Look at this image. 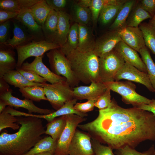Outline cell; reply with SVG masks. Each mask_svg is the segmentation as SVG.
Instances as JSON below:
<instances>
[{
    "mask_svg": "<svg viewBox=\"0 0 155 155\" xmlns=\"http://www.w3.org/2000/svg\"><path fill=\"white\" fill-rule=\"evenodd\" d=\"M127 0L118 4L104 6L101 11L98 21L103 25H105L109 23L116 17L123 4Z\"/></svg>",
    "mask_w": 155,
    "mask_h": 155,
    "instance_id": "cell-33",
    "label": "cell"
},
{
    "mask_svg": "<svg viewBox=\"0 0 155 155\" xmlns=\"http://www.w3.org/2000/svg\"><path fill=\"white\" fill-rule=\"evenodd\" d=\"M125 61L114 49L99 59V74L101 82L115 81L117 73Z\"/></svg>",
    "mask_w": 155,
    "mask_h": 155,
    "instance_id": "cell-7",
    "label": "cell"
},
{
    "mask_svg": "<svg viewBox=\"0 0 155 155\" xmlns=\"http://www.w3.org/2000/svg\"><path fill=\"white\" fill-rule=\"evenodd\" d=\"M19 13L3 9H0V24L11 19L15 18Z\"/></svg>",
    "mask_w": 155,
    "mask_h": 155,
    "instance_id": "cell-48",
    "label": "cell"
},
{
    "mask_svg": "<svg viewBox=\"0 0 155 155\" xmlns=\"http://www.w3.org/2000/svg\"><path fill=\"white\" fill-rule=\"evenodd\" d=\"M150 24L155 26V14L148 22Z\"/></svg>",
    "mask_w": 155,
    "mask_h": 155,
    "instance_id": "cell-53",
    "label": "cell"
},
{
    "mask_svg": "<svg viewBox=\"0 0 155 155\" xmlns=\"http://www.w3.org/2000/svg\"><path fill=\"white\" fill-rule=\"evenodd\" d=\"M115 154L117 155H155V149L152 145L147 151L141 152L126 146L116 150Z\"/></svg>",
    "mask_w": 155,
    "mask_h": 155,
    "instance_id": "cell-40",
    "label": "cell"
},
{
    "mask_svg": "<svg viewBox=\"0 0 155 155\" xmlns=\"http://www.w3.org/2000/svg\"><path fill=\"white\" fill-rule=\"evenodd\" d=\"M121 40L118 30H109L96 40L93 51L101 57L114 49Z\"/></svg>",
    "mask_w": 155,
    "mask_h": 155,
    "instance_id": "cell-14",
    "label": "cell"
},
{
    "mask_svg": "<svg viewBox=\"0 0 155 155\" xmlns=\"http://www.w3.org/2000/svg\"><path fill=\"white\" fill-rule=\"evenodd\" d=\"M57 141L51 136L42 138L27 153L23 155H34L45 152H50L53 154L55 152Z\"/></svg>",
    "mask_w": 155,
    "mask_h": 155,
    "instance_id": "cell-28",
    "label": "cell"
},
{
    "mask_svg": "<svg viewBox=\"0 0 155 155\" xmlns=\"http://www.w3.org/2000/svg\"><path fill=\"white\" fill-rule=\"evenodd\" d=\"M43 56L35 57L30 63H24L19 68L33 72L43 78L51 84L67 81L65 78L55 74L46 66L42 62Z\"/></svg>",
    "mask_w": 155,
    "mask_h": 155,
    "instance_id": "cell-11",
    "label": "cell"
},
{
    "mask_svg": "<svg viewBox=\"0 0 155 155\" xmlns=\"http://www.w3.org/2000/svg\"><path fill=\"white\" fill-rule=\"evenodd\" d=\"M122 40L139 53L146 46L142 32L139 27L125 26L118 30Z\"/></svg>",
    "mask_w": 155,
    "mask_h": 155,
    "instance_id": "cell-15",
    "label": "cell"
},
{
    "mask_svg": "<svg viewBox=\"0 0 155 155\" xmlns=\"http://www.w3.org/2000/svg\"><path fill=\"white\" fill-rule=\"evenodd\" d=\"M137 1L127 0L117 15L115 20L109 27V30H118L125 26L127 20Z\"/></svg>",
    "mask_w": 155,
    "mask_h": 155,
    "instance_id": "cell-23",
    "label": "cell"
},
{
    "mask_svg": "<svg viewBox=\"0 0 155 155\" xmlns=\"http://www.w3.org/2000/svg\"><path fill=\"white\" fill-rule=\"evenodd\" d=\"M40 0H0V9L20 12L30 9Z\"/></svg>",
    "mask_w": 155,
    "mask_h": 155,
    "instance_id": "cell-25",
    "label": "cell"
},
{
    "mask_svg": "<svg viewBox=\"0 0 155 155\" xmlns=\"http://www.w3.org/2000/svg\"><path fill=\"white\" fill-rule=\"evenodd\" d=\"M118 3L117 0H91L89 8L91 13L92 20L94 26L96 25L101 11L104 6L116 4Z\"/></svg>",
    "mask_w": 155,
    "mask_h": 155,
    "instance_id": "cell-38",
    "label": "cell"
},
{
    "mask_svg": "<svg viewBox=\"0 0 155 155\" xmlns=\"http://www.w3.org/2000/svg\"><path fill=\"white\" fill-rule=\"evenodd\" d=\"M78 127L113 150L135 148L143 141L155 140V116L135 107L123 108L114 98L94 120Z\"/></svg>",
    "mask_w": 155,
    "mask_h": 155,
    "instance_id": "cell-1",
    "label": "cell"
},
{
    "mask_svg": "<svg viewBox=\"0 0 155 155\" xmlns=\"http://www.w3.org/2000/svg\"><path fill=\"white\" fill-rule=\"evenodd\" d=\"M60 47V46L46 40H33L26 44L17 46L15 48L18 55L16 68H20L25 60L29 57H40L48 51Z\"/></svg>",
    "mask_w": 155,
    "mask_h": 155,
    "instance_id": "cell-8",
    "label": "cell"
},
{
    "mask_svg": "<svg viewBox=\"0 0 155 155\" xmlns=\"http://www.w3.org/2000/svg\"><path fill=\"white\" fill-rule=\"evenodd\" d=\"M44 91L48 101L56 111L65 103L73 99V88L67 81L53 84H43Z\"/></svg>",
    "mask_w": 155,
    "mask_h": 155,
    "instance_id": "cell-5",
    "label": "cell"
},
{
    "mask_svg": "<svg viewBox=\"0 0 155 155\" xmlns=\"http://www.w3.org/2000/svg\"><path fill=\"white\" fill-rule=\"evenodd\" d=\"M114 79L116 81L125 79L141 84L145 86L150 92H155L147 73L140 71L126 62L117 73Z\"/></svg>",
    "mask_w": 155,
    "mask_h": 155,
    "instance_id": "cell-10",
    "label": "cell"
},
{
    "mask_svg": "<svg viewBox=\"0 0 155 155\" xmlns=\"http://www.w3.org/2000/svg\"><path fill=\"white\" fill-rule=\"evenodd\" d=\"M91 143L95 155H114L112 149L109 146L103 145L93 138H91Z\"/></svg>",
    "mask_w": 155,
    "mask_h": 155,
    "instance_id": "cell-41",
    "label": "cell"
},
{
    "mask_svg": "<svg viewBox=\"0 0 155 155\" xmlns=\"http://www.w3.org/2000/svg\"><path fill=\"white\" fill-rule=\"evenodd\" d=\"M139 27L142 33L146 46L155 55V26L144 22Z\"/></svg>",
    "mask_w": 155,
    "mask_h": 155,
    "instance_id": "cell-34",
    "label": "cell"
},
{
    "mask_svg": "<svg viewBox=\"0 0 155 155\" xmlns=\"http://www.w3.org/2000/svg\"><path fill=\"white\" fill-rule=\"evenodd\" d=\"M142 8L152 17L155 14V0L140 1Z\"/></svg>",
    "mask_w": 155,
    "mask_h": 155,
    "instance_id": "cell-47",
    "label": "cell"
},
{
    "mask_svg": "<svg viewBox=\"0 0 155 155\" xmlns=\"http://www.w3.org/2000/svg\"><path fill=\"white\" fill-rule=\"evenodd\" d=\"M19 90L25 98L36 102H40L41 100L48 101L43 87L30 86L19 89Z\"/></svg>",
    "mask_w": 155,
    "mask_h": 155,
    "instance_id": "cell-37",
    "label": "cell"
},
{
    "mask_svg": "<svg viewBox=\"0 0 155 155\" xmlns=\"http://www.w3.org/2000/svg\"><path fill=\"white\" fill-rule=\"evenodd\" d=\"M17 67L15 53L11 47L1 44L0 49V78Z\"/></svg>",
    "mask_w": 155,
    "mask_h": 155,
    "instance_id": "cell-20",
    "label": "cell"
},
{
    "mask_svg": "<svg viewBox=\"0 0 155 155\" xmlns=\"http://www.w3.org/2000/svg\"><path fill=\"white\" fill-rule=\"evenodd\" d=\"M78 24L79 41L77 49L83 52L93 51L96 40L92 29L86 25Z\"/></svg>",
    "mask_w": 155,
    "mask_h": 155,
    "instance_id": "cell-22",
    "label": "cell"
},
{
    "mask_svg": "<svg viewBox=\"0 0 155 155\" xmlns=\"http://www.w3.org/2000/svg\"><path fill=\"white\" fill-rule=\"evenodd\" d=\"M20 125L12 134L6 131L0 135V155H23L43 138L45 130L42 119L33 116H17Z\"/></svg>",
    "mask_w": 155,
    "mask_h": 155,
    "instance_id": "cell-2",
    "label": "cell"
},
{
    "mask_svg": "<svg viewBox=\"0 0 155 155\" xmlns=\"http://www.w3.org/2000/svg\"><path fill=\"white\" fill-rule=\"evenodd\" d=\"M9 89V84L4 78H0V94L5 92Z\"/></svg>",
    "mask_w": 155,
    "mask_h": 155,
    "instance_id": "cell-50",
    "label": "cell"
},
{
    "mask_svg": "<svg viewBox=\"0 0 155 155\" xmlns=\"http://www.w3.org/2000/svg\"><path fill=\"white\" fill-rule=\"evenodd\" d=\"M17 117L8 112L5 108L0 113V132L7 128L14 130L19 129L20 126L17 123Z\"/></svg>",
    "mask_w": 155,
    "mask_h": 155,
    "instance_id": "cell-39",
    "label": "cell"
},
{
    "mask_svg": "<svg viewBox=\"0 0 155 155\" xmlns=\"http://www.w3.org/2000/svg\"><path fill=\"white\" fill-rule=\"evenodd\" d=\"M51 10L46 1L44 0H40L30 9L36 22L42 27Z\"/></svg>",
    "mask_w": 155,
    "mask_h": 155,
    "instance_id": "cell-29",
    "label": "cell"
},
{
    "mask_svg": "<svg viewBox=\"0 0 155 155\" xmlns=\"http://www.w3.org/2000/svg\"><path fill=\"white\" fill-rule=\"evenodd\" d=\"M12 90L10 88L7 91L0 94V99L6 102L7 105L16 108H22L27 109L29 114L37 113L40 115H46L53 113L54 110L42 108L36 106L31 100L25 98L21 100L12 95Z\"/></svg>",
    "mask_w": 155,
    "mask_h": 155,
    "instance_id": "cell-13",
    "label": "cell"
},
{
    "mask_svg": "<svg viewBox=\"0 0 155 155\" xmlns=\"http://www.w3.org/2000/svg\"><path fill=\"white\" fill-rule=\"evenodd\" d=\"M13 22V36L11 38H9L3 44L12 48L18 46L26 44L33 40L35 36L28 33L24 28L19 24Z\"/></svg>",
    "mask_w": 155,
    "mask_h": 155,
    "instance_id": "cell-19",
    "label": "cell"
},
{
    "mask_svg": "<svg viewBox=\"0 0 155 155\" xmlns=\"http://www.w3.org/2000/svg\"><path fill=\"white\" fill-rule=\"evenodd\" d=\"M139 53L146 65L150 81L155 90V63L151 56L150 50L146 46L140 50Z\"/></svg>",
    "mask_w": 155,
    "mask_h": 155,
    "instance_id": "cell-35",
    "label": "cell"
},
{
    "mask_svg": "<svg viewBox=\"0 0 155 155\" xmlns=\"http://www.w3.org/2000/svg\"><path fill=\"white\" fill-rule=\"evenodd\" d=\"M15 19L26 26L32 33H38L42 30V26L36 22L30 9L20 12Z\"/></svg>",
    "mask_w": 155,
    "mask_h": 155,
    "instance_id": "cell-31",
    "label": "cell"
},
{
    "mask_svg": "<svg viewBox=\"0 0 155 155\" xmlns=\"http://www.w3.org/2000/svg\"><path fill=\"white\" fill-rule=\"evenodd\" d=\"M10 20L0 24V43H5L8 39V34L10 27Z\"/></svg>",
    "mask_w": 155,
    "mask_h": 155,
    "instance_id": "cell-45",
    "label": "cell"
},
{
    "mask_svg": "<svg viewBox=\"0 0 155 155\" xmlns=\"http://www.w3.org/2000/svg\"><path fill=\"white\" fill-rule=\"evenodd\" d=\"M106 88L116 92L121 96L122 100L127 104L135 107L142 104H148L152 101L136 91V85L131 81H116L103 83Z\"/></svg>",
    "mask_w": 155,
    "mask_h": 155,
    "instance_id": "cell-6",
    "label": "cell"
},
{
    "mask_svg": "<svg viewBox=\"0 0 155 155\" xmlns=\"http://www.w3.org/2000/svg\"><path fill=\"white\" fill-rule=\"evenodd\" d=\"M34 155H54V154L49 152H45L37 154Z\"/></svg>",
    "mask_w": 155,
    "mask_h": 155,
    "instance_id": "cell-54",
    "label": "cell"
},
{
    "mask_svg": "<svg viewBox=\"0 0 155 155\" xmlns=\"http://www.w3.org/2000/svg\"><path fill=\"white\" fill-rule=\"evenodd\" d=\"M91 140L88 133L77 129L69 146V155H95Z\"/></svg>",
    "mask_w": 155,
    "mask_h": 155,
    "instance_id": "cell-12",
    "label": "cell"
},
{
    "mask_svg": "<svg viewBox=\"0 0 155 155\" xmlns=\"http://www.w3.org/2000/svg\"><path fill=\"white\" fill-rule=\"evenodd\" d=\"M51 71L55 74L62 75L71 87L78 86L80 82L74 75L69 62L59 49H52L46 54Z\"/></svg>",
    "mask_w": 155,
    "mask_h": 155,
    "instance_id": "cell-4",
    "label": "cell"
},
{
    "mask_svg": "<svg viewBox=\"0 0 155 155\" xmlns=\"http://www.w3.org/2000/svg\"><path fill=\"white\" fill-rule=\"evenodd\" d=\"M66 57L74 75L80 82L87 84L101 82L99 74V57L94 51L83 52L76 49Z\"/></svg>",
    "mask_w": 155,
    "mask_h": 155,
    "instance_id": "cell-3",
    "label": "cell"
},
{
    "mask_svg": "<svg viewBox=\"0 0 155 155\" xmlns=\"http://www.w3.org/2000/svg\"><path fill=\"white\" fill-rule=\"evenodd\" d=\"M6 106L7 105L5 102L0 99V113H1L5 109Z\"/></svg>",
    "mask_w": 155,
    "mask_h": 155,
    "instance_id": "cell-52",
    "label": "cell"
},
{
    "mask_svg": "<svg viewBox=\"0 0 155 155\" xmlns=\"http://www.w3.org/2000/svg\"><path fill=\"white\" fill-rule=\"evenodd\" d=\"M152 18L142 7L140 1H137L127 20L125 26L138 27L145 20Z\"/></svg>",
    "mask_w": 155,
    "mask_h": 155,
    "instance_id": "cell-24",
    "label": "cell"
},
{
    "mask_svg": "<svg viewBox=\"0 0 155 155\" xmlns=\"http://www.w3.org/2000/svg\"><path fill=\"white\" fill-rule=\"evenodd\" d=\"M97 99L88 100L87 102L83 103H76L74 106V108L77 111L86 113L93 110Z\"/></svg>",
    "mask_w": 155,
    "mask_h": 155,
    "instance_id": "cell-44",
    "label": "cell"
},
{
    "mask_svg": "<svg viewBox=\"0 0 155 155\" xmlns=\"http://www.w3.org/2000/svg\"><path fill=\"white\" fill-rule=\"evenodd\" d=\"M46 1L51 9L56 11H63L67 1L66 0H46Z\"/></svg>",
    "mask_w": 155,
    "mask_h": 155,
    "instance_id": "cell-46",
    "label": "cell"
},
{
    "mask_svg": "<svg viewBox=\"0 0 155 155\" xmlns=\"http://www.w3.org/2000/svg\"><path fill=\"white\" fill-rule=\"evenodd\" d=\"M58 12L59 18L57 27L51 42L61 46L65 43L71 26L69 15L64 11Z\"/></svg>",
    "mask_w": 155,
    "mask_h": 155,
    "instance_id": "cell-21",
    "label": "cell"
},
{
    "mask_svg": "<svg viewBox=\"0 0 155 155\" xmlns=\"http://www.w3.org/2000/svg\"><path fill=\"white\" fill-rule=\"evenodd\" d=\"M111 90L106 88L104 93L97 99L95 104V107L99 110L103 109L108 107L111 102Z\"/></svg>",
    "mask_w": 155,
    "mask_h": 155,
    "instance_id": "cell-42",
    "label": "cell"
},
{
    "mask_svg": "<svg viewBox=\"0 0 155 155\" xmlns=\"http://www.w3.org/2000/svg\"><path fill=\"white\" fill-rule=\"evenodd\" d=\"M66 124L57 141L54 155H69V146L78 125L86 119L75 114L65 115Z\"/></svg>",
    "mask_w": 155,
    "mask_h": 155,
    "instance_id": "cell-9",
    "label": "cell"
},
{
    "mask_svg": "<svg viewBox=\"0 0 155 155\" xmlns=\"http://www.w3.org/2000/svg\"><path fill=\"white\" fill-rule=\"evenodd\" d=\"M135 107L151 112L155 116V99H152L149 104H141Z\"/></svg>",
    "mask_w": 155,
    "mask_h": 155,
    "instance_id": "cell-49",
    "label": "cell"
},
{
    "mask_svg": "<svg viewBox=\"0 0 155 155\" xmlns=\"http://www.w3.org/2000/svg\"><path fill=\"white\" fill-rule=\"evenodd\" d=\"M77 100L76 99L73 98L66 102L58 110L48 114L36 115L28 113L27 115L44 119L48 123L57 117L70 114H75L83 117L87 116V114L86 113L78 112L74 109V106L77 103Z\"/></svg>",
    "mask_w": 155,
    "mask_h": 155,
    "instance_id": "cell-18",
    "label": "cell"
},
{
    "mask_svg": "<svg viewBox=\"0 0 155 155\" xmlns=\"http://www.w3.org/2000/svg\"><path fill=\"white\" fill-rule=\"evenodd\" d=\"M66 124L65 115L55 119L46 125L45 134L57 141L59 138Z\"/></svg>",
    "mask_w": 155,
    "mask_h": 155,
    "instance_id": "cell-30",
    "label": "cell"
},
{
    "mask_svg": "<svg viewBox=\"0 0 155 155\" xmlns=\"http://www.w3.org/2000/svg\"><path fill=\"white\" fill-rule=\"evenodd\" d=\"M59 18V12L51 9L42 27L45 36L51 42L57 29Z\"/></svg>",
    "mask_w": 155,
    "mask_h": 155,
    "instance_id": "cell-32",
    "label": "cell"
},
{
    "mask_svg": "<svg viewBox=\"0 0 155 155\" xmlns=\"http://www.w3.org/2000/svg\"><path fill=\"white\" fill-rule=\"evenodd\" d=\"M72 6V16L75 23L87 25L92 20L90 8L82 7L77 3L74 4Z\"/></svg>",
    "mask_w": 155,
    "mask_h": 155,
    "instance_id": "cell-36",
    "label": "cell"
},
{
    "mask_svg": "<svg viewBox=\"0 0 155 155\" xmlns=\"http://www.w3.org/2000/svg\"><path fill=\"white\" fill-rule=\"evenodd\" d=\"M79 41L78 24L75 23L71 26L65 43L59 49L66 56L78 47Z\"/></svg>",
    "mask_w": 155,
    "mask_h": 155,
    "instance_id": "cell-27",
    "label": "cell"
},
{
    "mask_svg": "<svg viewBox=\"0 0 155 155\" xmlns=\"http://www.w3.org/2000/svg\"><path fill=\"white\" fill-rule=\"evenodd\" d=\"M114 49L121 55L125 62L140 71L147 73L146 65L137 52L122 40L117 44Z\"/></svg>",
    "mask_w": 155,
    "mask_h": 155,
    "instance_id": "cell-17",
    "label": "cell"
},
{
    "mask_svg": "<svg viewBox=\"0 0 155 155\" xmlns=\"http://www.w3.org/2000/svg\"><path fill=\"white\" fill-rule=\"evenodd\" d=\"M22 75L28 81L34 83L43 84L47 81L43 78L32 72L16 68Z\"/></svg>",
    "mask_w": 155,
    "mask_h": 155,
    "instance_id": "cell-43",
    "label": "cell"
},
{
    "mask_svg": "<svg viewBox=\"0 0 155 155\" xmlns=\"http://www.w3.org/2000/svg\"><path fill=\"white\" fill-rule=\"evenodd\" d=\"M106 88L103 82H92L88 86H78L73 88V98L77 100L97 99Z\"/></svg>",
    "mask_w": 155,
    "mask_h": 155,
    "instance_id": "cell-16",
    "label": "cell"
},
{
    "mask_svg": "<svg viewBox=\"0 0 155 155\" xmlns=\"http://www.w3.org/2000/svg\"><path fill=\"white\" fill-rule=\"evenodd\" d=\"M91 1V0H80L78 1L77 3L82 7L89 8Z\"/></svg>",
    "mask_w": 155,
    "mask_h": 155,
    "instance_id": "cell-51",
    "label": "cell"
},
{
    "mask_svg": "<svg viewBox=\"0 0 155 155\" xmlns=\"http://www.w3.org/2000/svg\"><path fill=\"white\" fill-rule=\"evenodd\" d=\"M9 84L15 87L22 89L30 86H39L43 87V84L31 82L26 79L16 70L10 71L3 77Z\"/></svg>",
    "mask_w": 155,
    "mask_h": 155,
    "instance_id": "cell-26",
    "label": "cell"
}]
</instances>
